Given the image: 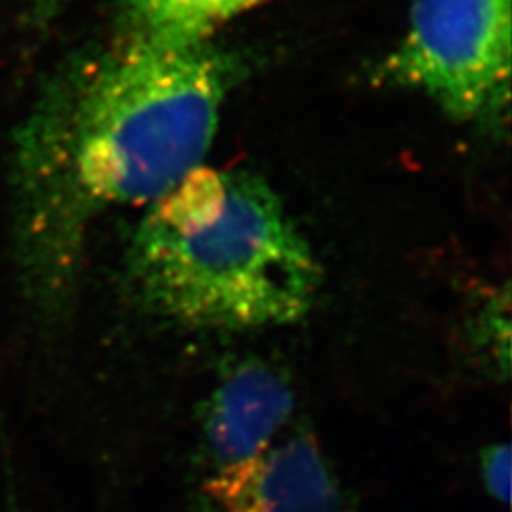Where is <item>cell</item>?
Returning a JSON list of instances; mask_svg holds the SVG:
<instances>
[{
    "instance_id": "7",
    "label": "cell",
    "mask_w": 512,
    "mask_h": 512,
    "mask_svg": "<svg viewBox=\"0 0 512 512\" xmlns=\"http://www.w3.org/2000/svg\"><path fill=\"white\" fill-rule=\"evenodd\" d=\"M511 310H509V291L486 300L476 313L473 323V342L488 370L499 376H509V336H511Z\"/></svg>"
},
{
    "instance_id": "4",
    "label": "cell",
    "mask_w": 512,
    "mask_h": 512,
    "mask_svg": "<svg viewBox=\"0 0 512 512\" xmlns=\"http://www.w3.org/2000/svg\"><path fill=\"white\" fill-rule=\"evenodd\" d=\"M188 512H351L313 433L287 429L258 458L205 475Z\"/></svg>"
},
{
    "instance_id": "9",
    "label": "cell",
    "mask_w": 512,
    "mask_h": 512,
    "mask_svg": "<svg viewBox=\"0 0 512 512\" xmlns=\"http://www.w3.org/2000/svg\"><path fill=\"white\" fill-rule=\"evenodd\" d=\"M73 0H33L31 16L37 25H46L57 18Z\"/></svg>"
},
{
    "instance_id": "5",
    "label": "cell",
    "mask_w": 512,
    "mask_h": 512,
    "mask_svg": "<svg viewBox=\"0 0 512 512\" xmlns=\"http://www.w3.org/2000/svg\"><path fill=\"white\" fill-rule=\"evenodd\" d=\"M296 393L283 370L262 359L232 366L203 408L202 459L207 475L258 458L291 425Z\"/></svg>"
},
{
    "instance_id": "2",
    "label": "cell",
    "mask_w": 512,
    "mask_h": 512,
    "mask_svg": "<svg viewBox=\"0 0 512 512\" xmlns=\"http://www.w3.org/2000/svg\"><path fill=\"white\" fill-rule=\"evenodd\" d=\"M126 281L154 317L239 332L300 321L321 289V266L270 184L202 165L148 205Z\"/></svg>"
},
{
    "instance_id": "3",
    "label": "cell",
    "mask_w": 512,
    "mask_h": 512,
    "mask_svg": "<svg viewBox=\"0 0 512 512\" xmlns=\"http://www.w3.org/2000/svg\"><path fill=\"white\" fill-rule=\"evenodd\" d=\"M511 14L512 0H412L382 76L456 122L503 128L511 110Z\"/></svg>"
},
{
    "instance_id": "6",
    "label": "cell",
    "mask_w": 512,
    "mask_h": 512,
    "mask_svg": "<svg viewBox=\"0 0 512 512\" xmlns=\"http://www.w3.org/2000/svg\"><path fill=\"white\" fill-rule=\"evenodd\" d=\"M274 0H116L114 37L203 44L228 23Z\"/></svg>"
},
{
    "instance_id": "1",
    "label": "cell",
    "mask_w": 512,
    "mask_h": 512,
    "mask_svg": "<svg viewBox=\"0 0 512 512\" xmlns=\"http://www.w3.org/2000/svg\"><path fill=\"white\" fill-rule=\"evenodd\" d=\"M241 61L215 40L114 37L42 84L14 139V256L40 319L71 304L93 220L148 207L205 165Z\"/></svg>"
},
{
    "instance_id": "8",
    "label": "cell",
    "mask_w": 512,
    "mask_h": 512,
    "mask_svg": "<svg viewBox=\"0 0 512 512\" xmlns=\"http://www.w3.org/2000/svg\"><path fill=\"white\" fill-rule=\"evenodd\" d=\"M480 473L488 494L507 505L511 497V446L497 442L482 450Z\"/></svg>"
}]
</instances>
